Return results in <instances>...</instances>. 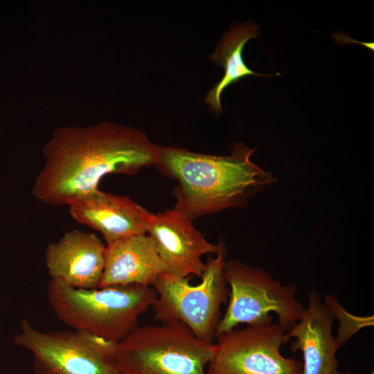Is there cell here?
Wrapping results in <instances>:
<instances>
[{
    "label": "cell",
    "instance_id": "1",
    "mask_svg": "<svg viewBox=\"0 0 374 374\" xmlns=\"http://www.w3.org/2000/svg\"><path fill=\"white\" fill-rule=\"evenodd\" d=\"M158 147L141 130L109 121L60 127L44 146L33 196L46 205L69 206L98 190L108 175L132 176L154 166Z\"/></svg>",
    "mask_w": 374,
    "mask_h": 374
},
{
    "label": "cell",
    "instance_id": "2",
    "mask_svg": "<svg viewBox=\"0 0 374 374\" xmlns=\"http://www.w3.org/2000/svg\"><path fill=\"white\" fill-rule=\"evenodd\" d=\"M255 149L235 142L229 155L216 156L177 147H158L154 165L177 181L173 208L190 220L233 207H242L275 181L274 175L251 160Z\"/></svg>",
    "mask_w": 374,
    "mask_h": 374
},
{
    "label": "cell",
    "instance_id": "3",
    "mask_svg": "<svg viewBox=\"0 0 374 374\" xmlns=\"http://www.w3.org/2000/svg\"><path fill=\"white\" fill-rule=\"evenodd\" d=\"M46 297L64 323L116 343L136 328L139 317L152 307L157 293L152 287L136 285L78 289L51 279Z\"/></svg>",
    "mask_w": 374,
    "mask_h": 374
},
{
    "label": "cell",
    "instance_id": "4",
    "mask_svg": "<svg viewBox=\"0 0 374 374\" xmlns=\"http://www.w3.org/2000/svg\"><path fill=\"white\" fill-rule=\"evenodd\" d=\"M213 352L214 342L181 323L165 322L134 328L112 344L111 359L118 374H207Z\"/></svg>",
    "mask_w": 374,
    "mask_h": 374
},
{
    "label": "cell",
    "instance_id": "5",
    "mask_svg": "<svg viewBox=\"0 0 374 374\" xmlns=\"http://www.w3.org/2000/svg\"><path fill=\"white\" fill-rule=\"evenodd\" d=\"M218 244L215 256L205 263L199 283L191 285L188 278L165 273L152 285L157 293L152 307L155 318L161 323H181L210 343L215 339L220 308L229 293L224 276L226 247L222 238Z\"/></svg>",
    "mask_w": 374,
    "mask_h": 374
},
{
    "label": "cell",
    "instance_id": "6",
    "mask_svg": "<svg viewBox=\"0 0 374 374\" xmlns=\"http://www.w3.org/2000/svg\"><path fill=\"white\" fill-rule=\"evenodd\" d=\"M224 276L229 301L215 339L240 325L257 323L272 314L287 331L301 317L305 308L297 299L294 283L282 285L265 269L235 259L226 260Z\"/></svg>",
    "mask_w": 374,
    "mask_h": 374
},
{
    "label": "cell",
    "instance_id": "7",
    "mask_svg": "<svg viewBox=\"0 0 374 374\" xmlns=\"http://www.w3.org/2000/svg\"><path fill=\"white\" fill-rule=\"evenodd\" d=\"M287 332L270 315L217 337L207 374H301L302 363L280 352Z\"/></svg>",
    "mask_w": 374,
    "mask_h": 374
},
{
    "label": "cell",
    "instance_id": "8",
    "mask_svg": "<svg viewBox=\"0 0 374 374\" xmlns=\"http://www.w3.org/2000/svg\"><path fill=\"white\" fill-rule=\"evenodd\" d=\"M14 341L32 353L37 374H118L113 343L82 331L43 332L25 319Z\"/></svg>",
    "mask_w": 374,
    "mask_h": 374
},
{
    "label": "cell",
    "instance_id": "9",
    "mask_svg": "<svg viewBox=\"0 0 374 374\" xmlns=\"http://www.w3.org/2000/svg\"><path fill=\"white\" fill-rule=\"evenodd\" d=\"M148 234L154 241L166 273L181 278L201 277L202 257L216 254L219 244L208 242L194 226L193 220L175 208L154 214Z\"/></svg>",
    "mask_w": 374,
    "mask_h": 374
},
{
    "label": "cell",
    "instance_id": "10",
    "mask_svg": "<svg viewBox=\"0 0 374 374\" xmlns=\"http://www.w3.org/2000/svg\"><path fill=\"white\" fill-rule=\"evenodd\" d=\"M68 207L75 221L100 232L106 244L147 234L154 216L128 197L100 189L72 202Z\"/></svg>",
    "mask_w": 374,
    "mask_h": 374
},
{
    "label": "cell",
    "instance_id": "11",
    "mask_svg": "<svg viewBox=\"0 0 374 374\" xmlns=\"http://www.w3.org/2000/svg\"><path fill=\"white\" fill-rule=\"evenodd\" d=\"M106 244L94 233L73 229L46 249L44 260L52 280L78 289L100 286Z\"/></svg>",
    "mask_w": 374,
    "mask_h": 374
},
{
    "label": "cell",
    "instance_id": "12",
    "mask_svg": "<svg viewBox=\"0 0 374 374\" xmlns=\"http://www.w3.org/2000/svg\"><path fill=\"white\" fill-rule=\"evenodd\" d=\"M334 317L316 290L308 295V305L300 319L286 332L292 352L303 355L301 374H332L338 367L339 348L332 335Z\"/></svg>",
    "mask_w": 374,
    "mask_h": 374
},
{
    "label": "cell",
    "instance_id": "13",
    "mask_svg": "<svg viewBox=\"0 0 374 374\" xmlns=\"http://www.w3.org/2000/svg\"><path fill=\"white\" fill-rule=\"evenodd\" d=\"M166 273L155 244L147 233L106 244L105 267L99 287L116 285L152 287Z\"/></svg>",
    "mask_w": 374,
    "mask_h": 374
},
{
    "label": "cell",
    "instance_id": "14",
    "mask_svg": "<svg viewBox=\"0 0 374 374\" xmlns=\"http://www.w3.org/2000/svg\"><path fill=\"white\" fill-rule=\"evenodd\" d=\"M258 28L249 22L236 25L226 32L217 44L210 59L224 69V74L206 94L205 104L215 114H221V95L228 86L238 82L247 75L272 76L260 74L251 70L243 60L242 51L245 44L257 37Z\"/></svg>",
    "mask_w": 374,
    "mask_h": 374
},
{
    "label": "cell",
    "instance_id": "15",
    "mask_svg": "<svg viewBox=\"0 0 374 374\" xmlns=\"http://www.w3.org/2000/svg\"><path fill=\"white\" fill-rule=\"evenodd\" d=\"M323 301L334 319L339 321L337 336L335 337L338 348L361 329L373 326V316L361 317L347 312L333 295L323 294Z\"/></svg>",
    "mask_w": 374,
    "mask_h": 374
},
{
    "label": "cell",
    "instance_id": "16",
    "mask_svg": "<svg viewBox=\"0 0 374 374\" xmlns=\"http://www.w3.org/2000/svg\"><path fill=\"white\" fill-rule=\"evenodd\" d=\"M332 374H356V373L349 372V371H339L338 369H337Z\"/></svg>",
    "mask_w": 374,
    "mask_h": 374
}]
</instances>
